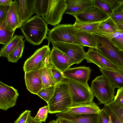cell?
Here are the masks:
<instances>
[{
  "instance_id": "1",
  "label": "cell",
  "mask_w": 123,
  "mask_h": 123,
  "mask_svg": "<svg viewBox=\"0 0 123 123\" xmlns=\"http://www.w3.org/2000/svg\"><path fill=\"white\" fill-rule=\"evenodd\" d=\"M20 28L25 40L33 45H39L46 39L49 30L43 18L36 15L23 23Z\"/></svg>"
},
{
  "instance_id": "2",
  "label": "cell",
  "mask_w": 123,
  "mask_h": 123,
  "mask_svg": "<svg viewBox=\"0 0 123 123\" xmlns=\"http://www.w3.org/2000/svg\"><path fill=\"white\" fill-rule=\"evenodd\" d=\"M73 105L68 83L65 78L62 82L56 85L54 95L48 104L49 113L64 112Z\"/></svg>"
},
{
  "instance_id": "3",
  "label": "cell",
  "mask_w": 123,
  "mask_h": 123,
  "mask_svg": "<svg viewBox=\"0 0 123 123\" xmlns=\"http://www.w3.org/2000/svg\"><path fill=\"white\" fill-rule=\"evenodd\" d=\"M90 88L94 96L100 104L109 103L114 98L115 88L103 74L97 76L92 81Z\"/></svg>"
},
{
  "instance_id": "4",
  "label": "cell",
  "mask_w": 123,
  "mask_h": 123,
  "mask_svg": "<svg viewBox=\"0 0 123 123\" xmlns=\"http://www.w3.org/2000/svg\"><path fill=\"white\" fill-rule=\"evenodd\" d=\"M76 32L73 25H58L49 30L46 39L48 44L49 45L52 42H58L82 45L77 38Z\"/></svg>"
},
{
  "instance_id": "5",
  "label": "cell",
  "mask_w": 123,
  "mask_h": 123,
  "mask_svg": "<svg viewBox=\"0 0 123 123\" xmlns=\"http://www.w3.org/2000/svg\"><path fill=\"white\" fill-rule=\"evenodd\" d=\"M93 34L97 42V50L111 62L123 69V51L106 37L96 33Z\"/></svg>"
},
{
  "instance_id": "6",
  "label": "cell",
  "mask_w": 123,
  "mask_h": 123,
  "mask_svg": "<svg viewBox=\"0 0 123 123\" xmlns=\"http://www.w3.org/2000/svg\"><path fill=\"white\" fill-rule=\"evenodd\" d=\"M50 52L48 44L36 50L25 62L23 67L25 73L40 69L50 64Z\"/></svg>"
},
{
  "instance_id": "7",
  "label": "cell",
  "mask_w": 123,
  "mask_h": 123,
  "mask_svg": "<svg viewBox=\"0 0 123 123\" xmlns=\"http://www.w3.org/2000/svg\"><path fill=\"white\" fill-rule=\"evenodd\" d=\"M65 79L68 83L73 105L93 101L94 96L88 84Z\"/></svg>"
},
{
  "instance_id": "8",
  "label": "cell",
  "mask_w": 123,
  "mask_h": 123,
  "mask_svg": "<svg viewBox=\"0 0 123 123\" xmlns=\"http://www.w3.org/2000/svg\"><path fill=\"white\" fill-rule=\"evenodd\" d=\"M67 6L66 0H49L47 12L43 18L47 24L56 26L61 21Z\"/></svg>"
},
{
  "instance_id": "9",
  "label": "cell",
  "mask_w": 123,
  "mask_h": 123,
  "mask_svg": "<svg viewBox=\"0 0 123 123\" xmlns=\"http://www.w3.org/2000/svg\"><path fill=\"white\" fill-rule=\"evenodd\" d=\"M53 47L57 48L69 57L73 64H78L85 59L86 52L84 46L77 44L58 42H51Z\"/></svg>"
},
{
  "instance_id": "10",
  "label": "cell",
  "mask_w": 123,
  "mask_h": 123,
  "mask_svg": "<svg viewBox=\"0 0 123 123\" xmlns=\"http://www.w3.org/2000/svg\"><path fill=\"white\" fill-rule=\"evenodd\" d=\"M87 62L96 65L100 69L114 71L123 70L117 66L97 49L89 48L86 52Z\"/></svg>"
},
{
  "instance_id": "11",
  "label": "cell",
  "mask_w": 123,
  "mask_h": 123,
  "mask_svg": "<svg viewBox=\"0 0 123 123\" xmlns=\"http://www.w3.org/2000/svg\"><path fill=\"white\" fill-rule=\"evenodd\" d=\"M19 94L17 89L0 81V109L7 111L16 105Z\"/></svg>"
},
{
  "instance_id": "12",
  "label": "cell",
  "mask_w": 123,
  "mask_h": 123,
  "mask_svg": "<svg viewBox=\"0 0 123 123\" xmlns=\"http://www.w3.org/2000/svg\"><path fill=\"white\" fill-rule=\"evenodd\" d=\"M91 70L85 66L69 68L62 72L64 78L85 84H87Z\"/></svg>"
},
{
  "instance_id": "13",
  "label": "cell",
  "mask_w": 123,
  "mask_h": 123,
  "mask_svg": "<svg viewBox=\"0 0 123 123\" xmlns=\"http://www.w3.org/2000/svg\"><path fill=\"white\" fill-rule=\"evenodd\" d=\"M76 20L82 23L99 22L110 16L97 7L94 6L90 9L73 16Z\"/></svg>"
},
{
  "instance_id": "14",
  "label": "cell",
  "mask_w": 123,
  "mask_h": 123,
  "mask_svg": "<svg viewBox=\"0 0 123 123\" xmlns=\"http://www.w3.org/2000/svg\"><path fill=\"white\" fill-rule=\"evenodd\" d=\"M50 64L62 72L73 63L71 59L57 48L53 47L49 57Z\"/></svg>"
},
{
  "instance_id": "15",
  "label": "cell",
  "mask_w": 123,
  "mask_h": 123,
  "mask_svg": "<svg viewBox=\"0 0 123 123\" xmlns=\"http://www.w3.org/2000/svg\"><path fill=\"white\" fill-rule=\"evenodd\" d=\"M42 69L25 73L24 79L27 88L32 93L36 95L42 89Z\"/></svg>"
},
{
  "instance_id": "16",
  "label": "cell",
  "mask_w": 123,
  "mask_h": 123,
  "mask_svg": "<svg viewBox=\"0 0 123 123\" xmlns=\"http://www.w3.org/2000/svg\"><path fill=\"white\" fill-rule=\"evenodd\" d=\"M67 6L64 13L73 16L94 6L93 0H66Z\"/></svg>"
},
{
  "instance_id": "17",
  "label": "cell",
  "mask_w": 123,
  "mask_h": 123,
  "mask_svg": "<svg viewBox=\"0 0 123 123\" xmlns=\"http://www.w3.org/2000/svg\"><path fill=\"white\" fill-rule=\"evenodd\" d=\"M101 109L93 101L85 103L73 105L64 112L69 114L77 115L98 114Z\"/></svg>"
},
{
  "instance_id": "18",
  "label": "cell",
  "mask_w": 123,
  "mask_h": 123,
  "mask_svg": "<svg viewBox=\"0 0 123 123\" xmlns=\"http://www.w3.org/2000/svg\"><path fill=\"white\" fill-rule=\"evenodd\" d=\"M98 114L77 115L66 112L57 113L56 116L73 123H98Z\"/></svg>"
},
{
  "instance_id": "19",
  "label": "cell",
  "mask_w": 123,
  "mask_h": 123,
  "mask_svg": "<svg viewBox=\"0 0 123 123\" xmlns=\"http://www.w3.org/2000/svg\"><path fill=\"white\" fill-rule=\"evenodd\" d=\"M21 22H24L32 17L34 13V0H15Z\"/></svg>"
},
{
  "instance_id": "20",
  "label": "cell",
  "mask_w": 123,
  "mask_h": 123,
  "mask_svg": "<svg viewBox=\"0 0 123 123\" xmlns=\"http://www.w3.org/2000/svg\"><path fill=\"white\" fill-rule=\"evenodd\" d=\"M4 22L7 27L12 30H15L20 27L22 24L15 0L10 6L6 20Z\"/></svg>"
},
{
  "instance_id": "21",
  "label": "cell",
  "mask_w": 123,
  "mask_h": 123,
  "mask_svg": "<svg viewBox=\"0 0 123 123\" xmlns=\"http://www.w3.org/2000/svg\"><path fill=\"white\" fill-rule=\"evenodd\" d=\"M100 70L115 88H123V70L114 71L101 69Z\"/></svg>"
},
{
  "instance_id": "22",
  "label": "cell",
  "mask_w": 123,
  "mask_h": 123,
  "mask_svg": "<svg viewBox=\"0 0 123 123\" xmlns=\"http://www.w3.org/2000/svg\"><path fill=\"white\" fill-rule=\"evenodd\" d=\"M76 36L82 46L97 49V42L93 34L76 30Z\"/></svg>"
},
{
  "instance_id": "23",
  "label": "cell",
  "mask_w": 123,
  "mask_h": 123,
  "mask_svg": "<svg viewBox=\"0 0 123 123\" xmlns=\"http://www.w3.org/2000/svg\"><path fill=\"white\" fill-rule=\"evenodd\" d=\"M106 37L120 50L123 51V32L118 30L113 33H95Z\"/></svg>"
},
{
  "instance_id": "24",
  "label": "cell",
  "mask_w": 123,
  "mask_h": 123,
  "mask_svg": "<svg viewBox=\"0 0 123 123\" xmlns=\"http://www.w3.org/2000/svg\"><path fill=\"white\" fill-rule=\"evenodd\" d=\"M24 37L22 35H16L6 44L4 45L0 50V56L7 58L9 55L16 47L20 41Z\"/></svg>"
},
{
  "instance_id": "25",
  "label": "cell",
  "mask_w": 123,
  "mask_h": 123,
  "mask_svg": "<svg viewBox=\"0 0 123 123\" xmlns=\"http://www.w3.org/2000/svg\"><path fill=\"white\" fill-rule=\"evenodd\" d=\"M118 30L117 24L109 17L100 22L98 30L95 33H113Z\"/></svg>"
},
{
  "instance_id": "26",
  "label": "cell",
  "mask_w": 123,
  "mask_h": 123,
  "mask_svg": "<svg viewBox=\"0 0 123 123\" xmlns=\"http://www.w3.org/2000/svg\"><path fill=\"white\" fill-rule=\"evenodd\" d=\"M51 64L47 65L42 69L41 75L42 89L56 85L51 73Z\"/></svg>"
},
{
  "instance_id": "27",
  "label": "cell",
  "mask_w": 123,
  "mask_h": 123,
  "mask_svg": "<svg viewBox=\"0 0 123 123\" xmlns=\"http://www.w3.org/2000/svg\"><path fill=\"white\" fill-rule=\"evenodd\" d=\"M100 22L82 23L79 22L76 20L73 25L74 28L76 30L93 34L97 32Z\"/></svg>"
},
{
  "instance_id": "28",
  "label": "cell",
  "mask_w": 123,
  "mask_h": 123,
  "mask_svg": "<svg viewBox=\"0 0 123 123\" xmlns=\"http://www.w3.org/2000/svg\"><path fill=\"white\" fill-rule=\"evenodd\" d=\"M15 31L8 28L4 22L0 23V43L5 45L11 41Z\"/></svg>"
},
{
  "instance_id": "29",
  "label": "cell",
  "mask_w": 123,
  "mask_h": 123,
  "mask_svg": "<svg viewBox=\"0 0 123 123\" xmlns=\"http://www.w3.org/2000/svg\"><path fill=\"white\" fill-rule=\"evenodd\" d=\"M25 41L21 39L14 49L9 55L7 58L9 62L16 63L22 55L25 45Z\"/></svg>"
},
{
  "instance_id": "30",
  "label": "cell",
  "mask_w": 123,
  "mask_h": 123,
  "mask_svg": "<svg viewBox=\"0 0 123 123\" xmlns=\"http://www.w3.org/2000/svg\"><path fill=\"white\" fill-rule=\"evenodd\" d=\"M104 108L113 113L123 123V107L117 105L114 100L105 104Z\"/></svg>"
},
{
  "instance_id": "31",
  "label": "cell",
  "mask_w": 123,
  "mask_h": 123,
  "mask_svg": "<svg viewBox=\"0 0 123 123\" xmlns=\"http://www.w3.org/2000/svg\"><path fill=\"white\" fill-rule=\"evenodd\" d=\"M49 3V0H34V13L39 16L43 17L47 12Z\"/></svg>"
},
{
  "instance_id": "32",
  "label": "cell",
  "mask_w": 123,
  "mask_h": 123,
  "mask_svg": "<svg viewBox=\"0 0 123 123\" xmlns=\"http://www.w3.org/2000/svg\"><path fill=\"white\" fill-rule=\"evenodd\" d=\"M55 87L56 86L42 89L36 95L45 101L48 104L54 95Z\"/></svg>"
},
{
  "instance_id": "33",
  "label": "cell",
  "mask_w": 123,
  "mask_h": 123,
  "mask_svg": "<svg viewBox=\"0 0 123 123\" xmlns=\"http://www.w3.org/2000/svg\"><path fill=\"white\" fill-rule=\"evenodd\" d=\"M110 17L116 24H123V2L112 11Z\"/></svg>"
},
{
  "instance_id": "34",
  "label": "cell",
  "mask_w": 123,
  "mask_h": 123,
  "mask_svg": "<svg viewBox=\"0 0 123 123\" xmlns=\"http://www.w3.org/2000/svg\"><path fill=\"white\" fill-rule=\"evenodd\" d=\"M94 5L107 14L109 16L112 11L109 5L105 0H93Z\"/></svg>"
},
{
  "instance_id": "35",
  "label": "cell",
  "mask_w": 123,
  "mask_h": 123,
  "mask_svg": "<svg viewBox=\"0 0 123 123\" xmlns=\"http://www.w3.org/2000/svg\"><path fill=\"white\" fill-rule=\"evenodd\" d=\"M48 105L40 108L35 117H34L36 121L39 122H45L49 112Z\"/></svg>"
},
{
  "instance_id": "36",
  "label": "cell",
  "mask_w": 123,
  "mask_h": 123,
  "mask_svg": "<svg viewBox=\"0 0 123 123\" xmlns=\"http://www.w3.org/2000/svg\"><path fill=\"white\" fill-rule=\"evenodd\" d=\"M50 68L52 74L56 84L62 82L65 79L62 72L51 64Z\"/></svg>"
},
{
  "instance_id": "37",
  "label": "cell",
  "mask_w": 123,
  "mask_h": 123,
  "mask_svg": "<svg viewBox=\"0 0 123 123\" xmlns=\"http://www.w3.org/2000/svg\"><path fill=\"white\" fill-rule=\"evenodd\" d=\"M32 117L31 116V111L26 110L20 115L14 123H30Z\"/></svg>"
},
{
  "instance_id": "38",
  "label": "cell",
  "mask_w": 123,
  "mask_h": 123,
  "mask_svg": "<svg viewBox=\"0 0 123 123\" xmlns=\"http://www.w3.org/2000/svg\"><path fill=\"white\" fill-rule=\"evenodd\" d=\"M110 115L104 107L101 109L98 114V123H108Z\"/></svg>"
},
{
  "instance_id": "39",
  "label": "cell",
  "mask_w": 123,
  "mask_h": 123,
  "mask_svg": "<svg viewBox=\"0 0 123 123\" xmlns=\"http://www.w3.org/2000/svg\"><path fill=\"white\" fill-rule=\"evenodd\" d=\"M113 100L117 105L123 107V88L118 89Z\"/></svg>"
},
{
  "instance_id": "40",
  "label": "cell",
  "mask_w": 123,
  "mask_h": 123,
  "mask_svg": "<svg viewBox=\"0 0 123 123\" xmlns=\"http://www.w3.org/2000/svg\"><path fill=\"white\" fill-rule=\"evenodd\" d=\"M9 7V6L0 5V23L5 21Z\"/></svg>"
},
{
  "instance_id": "41",
  "label": "cell",
  "mask_w": 123,
  "mask_h": 123,
  "mask_svg": "<svg viewBox=\"0 0 123 123\" xmlns=\"http://www.w3.org/2000/svg\"><path fill=\"white\" fill-rule=\"evenodd\" d=\"M105 0L109 5L112 11L116 9L123 2V0Z\"/></svg>"
},
{
  "instance_id": "42",
  "label": "cell",
  "mask_w": 123,
  "mask_h": 123,
  "mask_svg": "<svg viewBox=\"0 0 123 123\" xmlns=\"http://www.w3.org/2000/svg\"><path fill=\"white\" fill-rule=\"evenodd\" d=\"M105 109L107 110L109 114L113 121L114 123H122L113 113L105 108Z\"/></svg>"
},
{
  "instance_id": "43",
  "label": "cell",
  "mask_w": 123,
  "mask_h": 123,
  "mask_svg": "<svg viewBox=\"0 0 123 123\" xmlns=\"http://www.w3.org/2000/svg\"><path fill=\"white\" fill-rule=\"evenodd\" d=\"M12 1V0H0V5L10 6Z\"/></svg>"
},
{
  "instance_id": "44",
  "label": "cell",
  "mask_w": 123,
  "mask_h": 123,
  "mask_svg": "<svg viewBox=\"0 0 123 123\" xmlns=\"http://www.w3.org/2000/svg\"><path fill=\"white\" fill-rule=\"evenodd\" d=\"M55 122V120H52L49 122L48 123H54ZM30 123H42L36 121L34 120V117H32Z\"/></svg>"
},
{
  "instance_id": "45",
  "label": "cell",
  "mask_w": 123,
  "mask_h": 123,
  "mask_svg": "<svg viewBox=\"0 0 123 123\" xmlns=\"http://www.w3.org/2000/svg\"><path fill=\"white\" fill-rule=\"evenodd\" d=\"M119 30L123 32V24H117Z\"/></svg>"
},
{
  "instance_id": "46",
  "label": "cell",
  "mask_w": 123,
  "mask_h": 123,
  "mask_svg": "<svg viewBox=\"0 0 123 123\" xmlns=\"http://www.w3.org/2000/svg\"><path fill=\"white\" fill-rule=\"evenodd\" d=\"M54 123H62V122L60 118H57L55 120Z\"/></svg>"
},
{
  "instance_id": "47",
  "label": "cell",
  "mask_w": 123,
  "mask_h": 123,
  "mask_svg": "<svg viewBox=\"0 0 123 123\" xmlns=\"http://www.w3.org/2000/svg\"><path fill=\"white\" fill-rule=\"evenodd\" d=\"M61 119V120L62 123H73L69 121L64 119Z\"/></svg>"
},
{
  "instance_id": "48",
  "label": "cell",
  "mask_w": 123,
  "mask_h": 123,
  "mask_svg": "<svg viewBox=\"0 0 123 123\" xmlns=\"http://www.w3.org/2000/svg\"><path fill=\"white\" fill-rule=\"evenodd\" d=\"M108 123H114L112 119L110 116Z\"/></svg>"
}]
</instances>
